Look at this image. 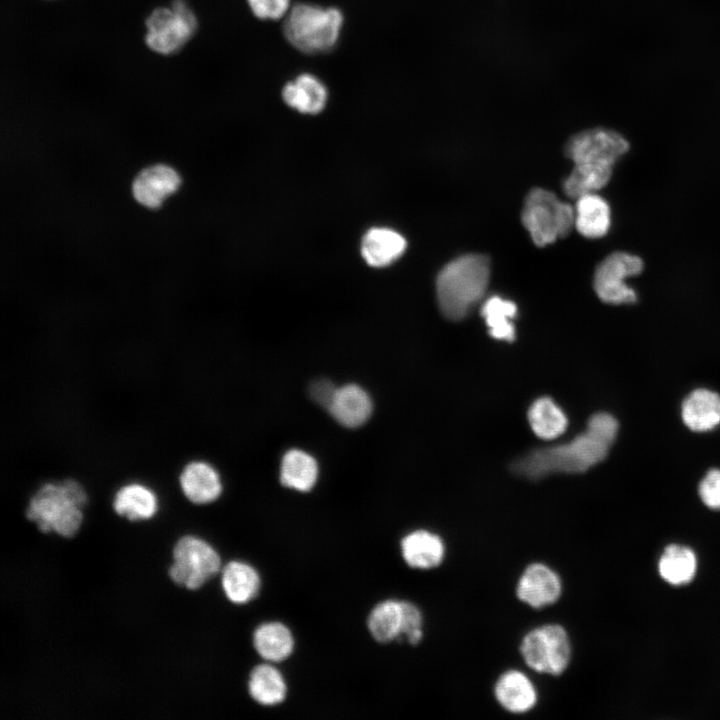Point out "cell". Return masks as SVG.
I'll use <instances>...</instances> for the list:
<instances>
[{
  "label": "cell",
  "instance_id": "1",
  "mask_svg": "<svg viewBox=\"0 0 720 720\" xmlns=\"http://www.w3.org/2000/svg\"><path fill=\"white\" fill-rule=\"evenodd\" d=\"M618 422L609 413L590 417L586 430L566 443L536 448L516 459L513 471L529 480L555 473L577 474L603 461L616 439Z\"/></svg>",
  "mask_w": 720,
  "mask_h": 720
},
{
  "label": "cell",
  "instance_id": "2",
  "mask_svg": "<svg viewBox=\"0 0 720 720\" xmlns=\"http://www.w3.org/2000/svg\"><path fill=\"white\" fill-rule=\"evenodd\" d=\"M87 502L84 487L75 479L46 482L30 497L25 516L42 533L72 538L82 526Z\"/></svg>",
  "mask_w": 720,
  "mask_h": 720
},
{
  "label": "cell",
  "instance_id": "3",
  "mask_svg": "<svg viewBox=\"0 0 720 720\" xmlns=\"http://www.w3.org/2000/svg\"><path fill=\"white\" fill-rule=\"evenodd\" d=\"M490 276L489 258L466 254L447 263L436 279V296L449 320L463 319L484 296Z\"/></svg>",
  "mask_w": 720,
  "mask_h": 720
},
{
  "label": "cell",
  "instance_id": "4",
  "mask_svg": "<svg viewBox=\"0 0 720 720\" xmlns=\"http://www.w3.org/2000/svg\"><path fill=\"white\" fill-rule=\"evenodd\" d=\"M344 24L345 16L339 7L299 2L283 19L282 33L295 50L318 55L335 48Z\"/></svg>",
  "mask_w": 720,
  "mask_h": 720
},
{
  "label": "cell",
  "instance_id": "5",
  "mask_svg": "<svg viewBox=\"0 0 720 720\" xmlns=\"http://www.w3.org/2000/svg\"><path fill=\"white\" fill-rule=\"evenodd\" d=\"M521 220L537 246L566 237L575 227V210L545 189H532L523 205Z\"/></svg>",
  "mask_w": 720,
  "mask_h": 720
},
{
  "label": "cell",
  "instance_id": "6",
  "mask_svg": "<svg viewBox=\"0 0 720 720\" xmlns=\"http://www.w3.org/2000/svg\"><path fill=\"white\" fill-rule=\"evenodd\" d=\"M145 43L153 52L171 55L193 37L197 17L186 0H172L170 7H157L145 20Z\"/></svg>",
  "mask_w": 720,
  "mask_h": 720
},
{
  "label": "cell",
  "instance_id": "7",
  "mask_svg": "<svg viewBox=\"0 0 720 720\" xmlns=\"http://www.w3.org/2000/svg\"><path fill=\"white\" fill-rule=\"evenodd\" d=\"M221 569L220 555L210 543L195 535H184L173 546L168 575L174 584L193 591Z\"/></svg>",
  "mask_w": 720,
  "mask_h": 720
},
{
  "label": "cell",
  "instance_id": "8",
  "mask_svg": "<svg viewBox=\"0 0 720 720\" xmlns=\"http://www.w3.org/2000/svg\"><path fill=\"white\" fill-rule=\"evenodd\" d=\"M520 654L525 664L535 672L560 676L572 657V646L567 630L560 624L549 623L528 631L520 643Z\"/></svg>",
  "mask_w": 720,
  "mask_h": 720
},
{
  "label": "cell",
  "instance_id": "9",
  "mask_svg": "<svg viewBox=\"0 0 720 720\" xmlns=\"http://www.w3.org/2000/svg\"><path fill=\"white\" fill-rule=\"evenodd\" d=\"M644 270V261L638 255L615 251L607 255L596 267L593 287L598 298L607 304H632L637 301L635 290L626 282Z\"/></svg>",
  "mask_w": 720,
  "mask_h": 720
},
{
  "label": "cell",
  "instance_id": "10",
  "mask_svg": "<svg viewBox=\"0 0 720 720\" xmlns=\"http://www.w3.org/2000/svg\"><path fill=\"white\" fill-rule=\"evenodd\" d=\"M630 149L629 141L619 132L596 127L583 130L567 141L565 155L576 163L613 167Z\"/></svg>",
  "mask_w": 720,
  "mask_h": 720
},
{
  "label": "cell",
  "instance_id": "11",
  "mask_svg": "<svg viewBox=\"0 0 720 720\" xmlns=\"http://www.w3.org/2000/svg\"><path fill=\"white\" fill-rule=\"evenodd\" d=\"M562 594L560 576L548 565L541 562L529 564L520 575L516 585V596L534 609L556 603Z\"/></svg>",
  "mask_w": 720,
  "mask_h": 720
},
{
  "label": "cell",
  "instance_id": "12",
  "mask_svg": "<svg viewBox=\"0 0 720 720\" xmlns=\"http://www.w3.org/2000/svg\"><path fill=\"white\" fill-rule=\"evenodd\" d=\"M282 101L304 115H317L327 106L329 90L315 74L302 72L288 80L281 89Z\"/></svg>",
  "mask_w": 720,
  "mask_h": 720
},
{
  "label": "cell",
  "instance_id": "13",
  "mask_svg": "<svg viewBox=\"0 0 720 720\" xmlns=\"http://www.w3.org/2000/svg\"><path fill=\"white\" fill-rule=\"evenodd\" d=\"M181 185L179 174L170 166L156 164L140 171L132 183V193L141 205L155 209Z\"/></svg>",
  "mask_w": 720,
  "mask_h": 720
},
{
  "label": "cell",
  "instance_id": "14",
  "mask_svg": "<svg viewBox=\"0 0 720 720\" xmlns=\"http://www.w3.org/2000/svg\"><path fill=\"white\" fill-rule=\"evenodd\" d=\"M494 696L504 710L513 714L531 711L538 701L534 683L525 673L516 669L507 670L498 677Z\"/></svg>",
  "mask_w": 720,
  "mask_h": 720
},
{
  "label": "cell",
  "instance_id": "15",
  "mask_svg": "<svg viewBox=\"0 0 720 720\" xmlns=\"http://www.w3.org/2000/svg\"><path fill=\"white\" fill-rule=\"evenodd\" d=\"M400 549L406 564L421 570L440 566L446 553L441 536L426 529H416L406 534L401 540Z\"/></svg>",
  "mask_w": 720,
  "mask_h": 720
},
{
  "label": "cell",
  "instance_id": "16",
  "mask_svg": "<svg viewBox=\"0 0 720 720\" xmlns=\"http://www.w3.org/2000/svg\"><path fill=\"white\" fill-rule=\"evenodd\" d=\"M184 496L193 504L214 502L222 493V483L216 469L204 461L187 463L179 475Z\"/></svg>",
  "mask_w": 720,
  "mask_h": 720
},
{
  "label": "cell",
  "instance_id": "17",
  "mask_svg": "<svg viewBox=\"0 0 720 720\" xmlns=\"http://www.w3.org/2000/svg\"><path fill=\"white\" fill-rule=\"evenodd\" d=\"M372 409L369 394L356 384H347L336 389L328 411L341 425L356 428L369 419Z\"/></svg>",
  "mask_w": 720,
  "mask_h": 720
},
{
  "label": "cell",
  "instance_id": "18",
  "mask_svg": "<svg viewBox=\"0 0 720 720\" xmlns=\"http://www.w3.org/2000/svg\"><path fill=\"white\" fill-rule=\"evenodd\" d=\"M406 246L405 238L397 231L386 227H373L363 236L360 249L368 265L381 268L400 258Z\"/></svg>",
  "mask_w": 720,
  "mask_h": 720
},
{
  "label": "cell",
  "instance_id": "19",
  "mask_svg": "<svg viewBox=\"0 0 720 720\" xmlns=\"http://www.w3.org/2000/svg\"><path fill=\"white\" fill-rule=\"evenodd\" d=\"M367 626L371 636L379 643L404 640L405 600L388 599L378 603L368 616Z\"/></svg>",
  "mask_w": 720,
  "mask_h": 720
},
{
  "label": "cell",
  "instance_id": "20",
  "mask_svg": "<svg viewBox=\"0 0 720 720\" xmlns=\"http://www.w3.org/2000/svg\"><path fill=\"white\" fill-rule=\"evenodd\" d=\"M681 416L692 431L714 429L720 424V395L704 388L692 391L682 403Z\"/></svg>",
  "mask_w": 720,
  "mask_h": 720
},
{
  "label": "cell",
  "instance_id": "21",
  "mask_svg": "<svg viewBox=\"0 0 720 720\" xmlns=\"http://www.w3.org/2000/svg\"><path fill=\"white\" fill-rule=\"evenodd\" d=\"M158 504L153 490L136 482L121 486L112 502L115 513L132 522L152 519L158 512Z\"/></svg>",
  "mask_w": 720,
  "mask_h": 720
},
{
  "label": "cell",
  "instance_id": "22",
  "mask_svg": "<svg viewBox=\"0 0 720 720\" xmlns=\"http://www.w3.org/2000/svg\"><path fill=\"white\" fill-rule=\"evenodd\" d=\"M221 585L230 602L242 605L256 598L261 580L254 567L246 562L234 560L221 569Z\"/></svg>",
  "mask_w": 720,
  "mask_h": 720
},
{
  "label": "cell",
  "instance_id": "23",
  "mask_svg": "<svg viewBox=\"0 0 720 720\" xmlns=\"http://www.w3.org/2000/svg\"><path fill=\"white\" fill-rule=\"evenodd\" d=\"M575 228L584 237L598 239L607 234L611 225L608 202L597 193L576 199Z\"/></svg>",
  "mask_w": 720,
  "mask_h": 720
},
{
  "label": "cell",
  "instance_id": "24",
  "mask_svg": "<svg viewBox=\"0 0 720 720\" xmlns=\"http://www.w3.org/2000/svg\"><path fill=\"white\" fill-rule=\"evenodd\" d=\"M253 645L256 652L266 661L281 662L292 654L294 638L283 623L267 622L254 631Z\"/></svg>",
  "mask_w": 720,
  "mask_h": 720
},
{
  "label": "cell",
  "instance_id": "25",
  "mask_svg": "<svg viewBox=\"0 0 720 720\" xmlns=\"http://www.w3.org/2000/svg\"><path fill=\"white\" fill-rule=\"evenodd\" d=\"M318 464L313 456L300 449L287 451L281 461L280 481L288 488L307 492L318 479Z\"/></svg>",
  "mask_w": 720,
  "mask_h": 720
},
{
  "label": "cell",
  "instance_id": "26",
  "mask_svg": "<svg viewBox=\"0 0 720 720\" xmlns=\"http://www.w3.org/2000/svg\"><path fill=\"white\" fill-rule=\"evenodd\" d=\"M248 691L258 704L274 706L285 700L287 685L278 669L270 664H261L249 675Z\"/></svg>",
  "mask_w": 720,
  "mask_h": 720
},
{
  "label": "cell",
  "instance_id": "27",
  "mask_svg": "<svg viewBox=\"0 0 720 720\" xmlns=\"http://www.w3.org/2000/svg\"><path fill=\"white\" fill-rule=\"evenodd\" d=\"M612 172L613 167L611 166L576 163L563 182V190L572 199L596 193L609 183Z\"/></svg>",
  "mask_w": 720,
  "mask_h": 720
},
{
  "label": "cell",
  "instance_id": "28",
  "mask_svg": "<svg viewBox=\"0 0 720 720\" xmlns=\"http://www.w3.org/2000/svg\"><path fill=\"white\" fill-rule=\"evenodd\" d=\"M528 421L532 431L546 440L559 437L568 425L565 413L548 397L538 398L532 403L528 410Z\"/></svg>",
  "mask_w": 720,
  "mask_h": 720
},
{
  "label": "cell",
  "instance_id": "29",
  "mask_svg": "<svg viewBox=\"0 0 720 720\" xmlns=\"http://www.w3.org/2000/svg\"><path fill=\"white\" fill-rule=\"evenodd\" d=\"M658 570L660 576L669 584H687L695 576L697 558L688 547L672 544L662 553Z\"/></svg>",
  "mask_w": 720,
  "mask_h": 720
},
{
  "label": "cell",
  "instance_id": "30",
  "mask_svg": "<svg viewBox=\"0 0 720 720\" xmlns=\"http://www.w3.org/2000/svg\"><path fill=\"white\" fill-rule=\"evenodd\" d=\"M516 313L515 303L499 296L490 297L481 308V315L489 329V334L500 341L514 340L515 327L512 319Z\"/></svg>",
  "mask_w": 720,
  "mask_h": 720
},
{
  "label": "cell",
  "instance_id": "31",
  "mask_svg": "<svg viewBox=\"0 0 720 720\" xmlns=\"http://www.w3.org/2000/svg\"><path fill=\"white\" fill-rule=\"evenodd\" d=\"M246 2L253 16L264 21L283 20L292 7L291 0H246Z\"/></svg>",
  "mask_w": 720,
  "mask_h": 720
},
{
  "label": "cell",
  "instance_id": "32",
  "mask_svg": "<svg viewBox=\"0 0 720 720\" xmlns=\"http://www.w3.org/2000/svg\"><path fill=\"white\" fill-rule=\"evenodd\" d=\"M699 496L711 509H720V469L709 470L699 484Z\"/></svg>",
  "mask_w": 720,
  "mask_h": 720
},
{
  "label": "cell",
  "instance_id": "33",
  "mask_svg": "<svg viewBox=\"0 0 720 720\" xmlns=\"http://www.w3.org/2000/svg\"><path fill=\"white\" fill-rule=\"evenodd\" d=\"M336 389L329 380L318 379L310 384L309 394L313 401L328 410Z\"/></svg>",
  "mask_w": 720,
  "mask_h": 720
}]
</instances>
